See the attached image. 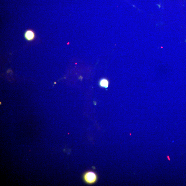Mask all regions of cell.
Masks as SVG:
<instances>
[{
	"label": "cell",
	"mask_w": 186,
	"mask_h": 186,
	"mask_svg": "<svg viewBox=\"0 0 186 186\" xmlns=\"http://www.w3.org/2000/svg\"><path fill=\"white\" fill-rule=\"evenodd\" d=\"M84 179L85 182L87 184H93L96 182L97 176L93 172L88 171L84 174Z\"/></svg>",
	"instance_id": "obj_1"
},
{
	"label": "cell",
	"mask_w": 186,
	"mask_h": 186,
	"mask_svg": "<svg viewBox=\"0 0 186 186\" xmlns=\"http://www.w3.org/2000/svg\"><path fill=\"white\" fill-rule=\"evenodd\" d=\"M34 34L33 31L29 30L27 31L25 34L26 38L29 41L33 40L34 37Z\"/></svg>",
	"instance_id": "obj_2"
},
{
	"label": "cell",
	"mask_w": 186,
	"mask_h": 186,
	"mask_svg": "<svg viewBox=\"0 0 186 186\" xmlns=\"http://www.w3.org/2000/svg\"><path fill=\"white\" fill-rule=\"evenodd\" d=\"M109 84L108 81L107 80L105 79H103L101 80L100 82V85L101 87L107 88Z\"/></svg>",
	"instance_id": "obj_3"
},
{
	"label": "cell",
	"mask_w": 186,
	"mask_h": 186,
	"mask_svg": "<svg viewBox=\"0 0 186 186\" xmlns=\"http://www.w3.org/2000/svg\"><path fill=\"white\" fill-rule=\"evenodd\" d=\"M168 159L169 160H170V159L169 158V156H168Z\"/></svg>",
	"instance_id": "obj_4"
}]
</instances>
